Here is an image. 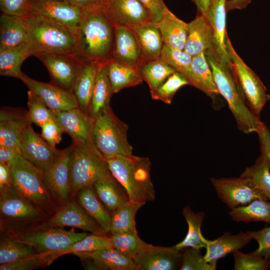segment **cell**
I'll return each instance as SVG.
<instances>
[{
    "label": "cell",
    "mask_w": 270,
    "mask_h": 270,
    "mask_svg": "<svg viewBox=\"0 0 270 270\" xmlns=\"http://www.w3.org/2000/svg\"><path fill=\"white\" fill-rule=\"evenodd\" d=\"M12 185L9 166L0 163V190Z\"/></svg>",
    "instance_id": "obj_57"
},
{
    "label": "cell",
    "mask_w": 270,
    "mask_h": 270,
    "mask_svg": "<svg viewBox=\"0 0 270 270\" xmlns=\"http://www.w3.org/2000/svg\"><path fill=\"white\" fill-rule=\"evenodd\" d=\"M182 254L175 246L164 247L148 244L134 258L136 270L180 269Z\"/></svg>",
    "instance_id": "obj_20"
},
{
    "label": "cell",
    "mask_w": 270,
    "mask_h": 270,
    "mask_svg": "<svg viewBox=\"0 0 270 270\" xmlns=\"http://www.w3.org/2000/svg\"><path fill=\"white\" fill-rule=\"evenodd\" d=\"M150 14L152 22H158L162 18L166 6L163 0H138Z\"/></svg>",
    "instance_id": "obj_54"
},
{
    "label": "cell",
    "mask_w": 270,
    "mask_h": 270,
    "mask_svg": "<svg viewBox=\"0 0 270 270\" xmlns=\"http://www.w3.org/2000/svg\"><path fill=\"white\" fill-rule=\"evenodd\" d=\"M164 44L184 50L188 30V23L176 17L166 6L160 20L155 23Z\"/></svg>",
    "instance_id": "obj_26"
},
{
    "label": "cell",
    "mask_w": 270,
    "mask_h": 270,
    "mask_svg": "<svg viewBox=\"0 0 270 270\" xmlns=\"http://www.w3.org/2000/svg\"><path fill=\"white\" fill-rule=\"evenodd\" d=\"M36 226L42 228L70 226L88 231L92 234H106L98 223L78 203L75 198H71L66 203L58 206L54 214Z\"/></svg>",
    "instance_id": "obj_12"
},
{
    "label": "cell",
    "mask_w": 270,
    "mask_h": 270,
    "mask_svg": "<svg viewBox=\"0 0 270 270\" xmlns=\"http://www.w3.org/2000/svg\"><path fill=\"white\" fill-rule=\"evenodd\" d=\"M80 8L82 11L101 10L106 0H60Z\"/></svg>",
    "instance_id": "obj_56"
},
{
    "label": "cell",
    "mask_w": 270,
    "mask_h": 270,
    "mask_svg": "<svg viewBox=\"0 0 270 270\" xmlns=\"http://www.w3.org/2000/svg\"><path fill=\"white\" fill-rule=\"evenodd\" d=\"M101 10L114 26L128 28L152 22V18L138 0H106Z\"/></svg>",
    "instance_id": "obj_17"
},
{
    "label": "cell",
    "mask_w": 270,
    "mask_h": 270,
    "mask_svg": "<svg viewBox=\"0 0 270 270\" xmlns=\"http://www.w3.org/2000/svg\"><path fill=\"white\" fill-rule=\"evenodd\" d=\"M70 146L62 150L50 168L42 172L46 186L58 206L71 198L70 181Z\"/></svg>",
    "instance_id": "obj_16"
},
{
    "label": "cell",
    "mask_w": 270,
    "mask_h": 270,
    "mask_svg": "<svg viewBox=\"0 0 270 270\" xmlns=\"http://www.w3.org/2000/svg\"><path fill=\"white\" fill-rule=\"evenodd\" d=\"M28 110L22 108L2 107L0 110V146L18 151L21 134L32 124Z\"/></svg>",
    "instance_id": "obj_21"
},
{
    "label": "cell",
    "mask_w": 270,
    "mask_h": 270,
    "mask_svg": "<svg viewBox=\"0 0 270 270\" xmlns=\"http://www.w3.org/2000/svg\"><path fill=\"white\" fill-rule=\"evenodd\" d=\"M160 58L184 75L188 80L192 56L184 50L164 44Z\"/></svg>",
    "instance_id": "obj_44"
},
{
    "label": "cell",
    "mask_w": 270,
    "mask_h": 270,
    "mask_svg": "<svg viewBox=\"0 0 270 270\" xmlns=\"http://www.w3.org/2000/svg\"><path fill=\"white\" fill-rule=\"evenodd\" d=\"M99 64L86 60L72 92L78 107L88 113Z\"/></svg>",
    "instance_id": "obj_31"
},
{
    "label": "cell",
    "mask_w": 270,
    "mask_h": 270,
    "mask_svg": "<svg viewBox=\"0 0 270 270\" xmlns=\"http://www.w3.org/2000/svg\"><path fill=\"white\" fill-rule=\"evenodd\" d=\"M252 240L247 232H240L236 234L226 232L214 240H207L204 258L216 269L218 260L240 250Z\"/></svg>",
    "instance_id": "obj_24"
},
{
    "label": "cell",
    "mask_w": 270,
    "mask_h": 270,
    "mask_svg": "<svg viewBox=\"0 0 270 270\" xmlns=\"http://www.w3.org/2000/svg\"><path fill=\"white\" fill-rule=\"evenodd\" d=\"M188 82L190 85L210 98L220 94L204 52L192 56Z\"/></svg>",
    "instance_id": "obj_32"
},
{
    "label": "cell",
    "mask_w": 270,
    "mask_h": 270,
    "mask_svg": "<svg viewBox=\"0 0 270 270\" xmlns=\"http://www.w3.org/2000/svg\"><path fill=\"white\" fill-rule=\"evenodd\" d=\"M41 128L42 137L50 145L56 147L61 141L62 134L64 132L60 126L54 120H52L46 122Z\"/></svg>",
    "instance_id": "obj_53"
},
{
    "label": "cell",
    "mask_w": 270,
    "mask_h": 270,
    "mask_svg": "<svg viewBox=\"0 0 270 270\" xmlns=\"http://www.w3.org/2000/svg\"><path fill=\"white\" fill-rule=\"evenodd\" d=\"M128 28L134 36L146 60L160 58L164 42L155 23L139 24Z\"/></svg>",
    "instance_id": "obj_28"
},
{
    "label": "cell",
    "mask_w": 270,
    "mask_h": 270,
    "mask_svg": "<svg viewBox=\"0 0 270 270\" xmlns=\"http://www.w3.org/2000/svg\"><path fill=\"white\" fill-rule=\"evenodd\" d=\"M28 114L32 123L42 127L47 122L54 120V114L32 91L28 92Z\"/></svg>",
    "instance_id": "obj_46"
},
{
    "label": "cell",
    "mask_w": 270,
    "mask_h": 270,
    "mask_svg": "<svg viewBox=\"0 0 270 270\" xmlns=\"http://www.w3.org/2000/svg\"><path fill=\"white\" fill-rule=\"evenodd\" d=\"M218 0H212V6L215 4L218 1Z\"/></svg>",
    "instance_id": "obj_62"
},
{
    "label": "cell",
    "mask_w": 270,
    "mask_h": 270,
    "mask_svg": "<svg viewBox=\"0 0 270 270\" xmlns=\"http://www.w3.org/2000/svg\"><path fill=\"white\" fill-rule=\"evenodd\" d=\"M85 270H102L101 268L92 260L84 258H80Z\"/></svg>",
    "instance_id": "obj_61"
},
{
    "label": "cell",
    "mask_w": 270,
    "mask_h": 270,
    "mask_svg": "<svg viewBox=\"0 0 270 270\" xmlns=\"http://www.w3.org/2000/svg\"><path fill=\"white\" fill-rule=\"evenodd\" d=\"M240 176L248 180L270 201V161L265 154L260 152L255 163L246 168Z\"/></svg>",
    "instance_id": "obj_38"
},
{
    "label": "cell",
    "mask_w": 270,
    "mask_h": 270,
    "mask_svg": "<svg viewBox=\"0 0 270 270\" xmlns=\"http://www.w3.org/2000/svg\"><path fill=\"white\" fill-rule=\"evenodd\" d=\"M93 187L100 200L110 212L130 201L126 189L114 177L98 181Z\"/></svg>",
    "instance_id": "obj_34"
},
{
    "label": "cell",
    "mask_w": 270,
    "mask_h": 270,
    "mask_svg": "<svg viewBox=\"0 0 270 270\" xmlns=\"http://www.w3.org/2000/svg\"><path fill=\"white\" fill-rule=\"evenodd\" d=\"M74 255L93 260L102 270H136L133 260L114 247Z\"/></svg>",
    "instance_id": "obj_33"
},
{
    "label": "cell",
    "mask_w": 270,
    "mask_h": 270,
    "mask_svg": "<svg viewBox=\"0 0 270 270\" xmlns=\"http://www.w3.org/2000/svg\"><path fill=\"white\" fill-rule=\"evenodd\" d=\"M251 0H228L226 1V12L234 10H242L250 3Z\"/></svg>",
    "instance_id": "obj_59"
},
{
    "label": "cell",
    "mask_w": 270,
    "mask_h": 270,
    "mask_svg": "<svg viewBox=\"0 0 270 270\" xmlns=\"http://www.w3.org/2000/svg\"><path fill=\"white\" fill-rule=\"evenodd\" d=\"M218 198L232 210L256 200H266L246 179L239 178H210Z\"/></svg>",
    "instance_id": "obj_13"
},
{
    "label": "cell",
    "mask_w": 270,
    "mask_h": 270,
    "mask_svg": "<svg viewBox=\"0 0 270 270\" xmlns=\"http://www.w3.org/2000/svg\"><path fill=\"white\" fill-rule=\"evenodd\" d=\"M138 68L142 80L148 84L150 94L176 72L173 68L160 58L146 60Z\"/></svg>",
    "instance_id": "obj_41"
},
{
    "label": "cell",
    "mask_w": 270,
    "mask_h": 270,
    "mask_svg": "<svg viewBox=\"0 0 270 270\" xmlns=\"http://www.w3.org/2000/svg\"><path fill=\"white\" fill-rule=\"evenodd\" d=\"M54 114V120L72 142L86 146H94L92 130L94 120L78 107Z\"/></svg>",
    "instance_id": "obj_18"
},
{
    "label": "cell",
    "mask_w": 270,
    "mask_h": 270,
    "mask_svg": "<svg viewBox=\"0 0 270 270\" xmlns=\"http://www.w3.org/2000/svg\"><path fill=\"white\" fill-rule=\"evenodd\" d=\"M234 270H266L270 268V260L254 254L252 252L243 253L239 250L232 253Z\"/></svg>",
    "instance_id": "obj_48"
},
{
    "label": "cell",
    "mask_w": 270,
    "mask_h": 270,
    "mask_svg": "<svg viewBox=\"0 0 270 270\" xmlns=\"http://www.w3.org/2000/svg\"><path fill=\"white\" fill-rule=\"evenodd\" d=\"M256 133L260 144V152L265 154L270 161V130L262 122Z\"/></svg>",
    "instance_id": "obj_55"
},
{
    "label": "cell",
    "mask_w": 270,
    "mask_h": 270,
    "mask_svg": "<svg viewBox=\"0 0 270 270\" xmlns=\"http://www.w3.org/2000/svg\"><path fill=\"white\" fill-rule=\"evenodd\" d=\"M108 72L113 94L138 85L143 80L138 68L120 63L113 59L108 62Z\"/></svg>",
    "instance_id": "obj_35"
},
{
    "label": "cell",
    "mask_w": 270,
    "mask_h": 270,
    "mask_svg": "<svg viewBox=\"0 0 270 270\" xmlns=\"http://www.w3.org/2000/svg\"><path fill=\"white\" fill-rule=\"evenodd\" d=\"M76 37L78 52L85 59L98 64L112 59L114 28L101 10L83 11Z\"/></svg>",
    "instance_id": "obj_2"
},
{
    "label": "cell",
    "mask_w": 270,
    "mask_h": 270,
    "mask_svg": "<svg viewBox=\"0 0 270 270\" xmlns=\"http://www.w3.org/2000/svg\"><path fill=\"white\" fill-rule=\"evenodd\" d=\"M52 263L44 254L34 256L10 264L0 265V270H32L46 267Z\"/></svg>",
    "instance_id": "obj_50"
},
{
    "label": "cell",
    "mask_w": 270,
    "mask_h": 270,
    "mask_svg": "<svg viewBox=\"0 0 270 270\" xmlns=\"http://www.w3.org/2000/svg\"><path fill=\"white\" fill-rule=\"evenodd\" d=\"M226 1L218 0L211 7L206 17L212 30V48L225 60L231 63L226 44Z\"/></svg>",
    "instance_id": "obj_30"
},
{
    "label": "cell",
    "mask_w": 270,
    "mask_h": 270,
    "mask_svg": "<svg viewBox=\"0 0 270 270\" xmlns=\"http://www.w3.org/2000/svg\"><path fill=\"white\" fill-rule=\"evenodd\" d=\"M108 63L99 64L98 65L88 112L94 120L100 116L110 106V98L114 94L108 77Z\"/></svg>",
    "instance_id": "obj_29"
},
{
    "label": "cell",
    "mask_w": 270,
    "mask_h": 270,
    "mask_svg": "<svg viewBox=\"0 0 270 270\" xmlns=\"http://www.w3.org/2000/svg\"><path fill=\"white\" fill-rule=\"evenodd\" d=\"M266 98L268 100H270V94H266Z\"/></svg>",
    "instance_id": "obj_63"
},
{
    "label": "cell",
    "mask_w": 270,
    "mask_h": 270,
    "mask_svg": "<svg viewBox=\"0 0 270 270\" xmlns=\"http://www.w3.org/2000/svg\"><path fill=\"white\" fill-rule=\"evenodd\" d=\"M28 42L27 18L1 14L0 52Z\"/></svg>",
    "instance_id": "obj_23"
},
{
    "label": "cell",
    "mask_w": 270,
    "mask_h": 270,
    "mask_svg": "<svg viewBox=\"0 0 270 270\" xmlns=\"http://www.w3.org/2000/svg\"><path fill=\"white\" fill-rule=\"evenodd\" d=\"M18 154H20L14 150L0 146V163L8 166Z\"/></svg>",
    "instance_id": "obj_58"
},
{
    "label": "cell",
    "mask_w": 270,
    "mask_h": 270,
    "mask_svg": "<svg viewBox=\"0 0 270 270\" xmlns=\"http://www.w3.org/2000/svg\"><path fill=\"white\" fill-rule=\"evenodd\" d=\"M107 162L112 175L127 192L130 201L145 204L155 200L148 158L118 155Z\"/></svg>",
    "instance_id": "obj_3"
},
{
    "label": "cell",
    "mask_w": 270,
    "mask_h": 270,
    "mask_svg": "<svg viewBox=\"0 0 270 270\" xmlns=\"http://www.w3.org/2000/svg\"><path fill=\"white\" fill-rule=\"evenodd\" d=\"M70 181L71 198L87 186L113 178L107 160L94 146L80 145L72 142L70 146Z\"/></svg>",
    "instance_id": "obj_4"
},
{
    "label": "cell",
    "mask_w": 270,
    "mask_h": 270,
    "mask_svg": "<svg viewBox=\"0 0 270 270\" xmlns=\"http://www.w3.org/2000/svg\"><path fill=\"white\" fill-rule=\"evenodd\" d=\"M75 198L106 234L110 233L111 213L100 200L93 186L80 188L76 194Z\"/></svg>",
    "instance_id": "obj_27"
},
{
    "label": "cell",
    "mask_w": 270,
    "mask_h": 270,
    "mask_svg": "<svg viewBox=\"0 0 270 270\" xmlns=\"http://www.w3.org/2000/svg\"><path fill=\"white\" fill-rule=\"evenodd\" d=\"M233 73L248 107L256 116L260 114L266 101V88L258 76L238 56L228 38H226Z\"/></svg>",
    "instance_id": "obj_9"
},
{
    "label": "cell",
    "mask_w": 270,
    "mask_h": 270,
    "mask_svg": "<svg viewBox=\"0 0 270 270\" xmlns=\"http://www.w3.org/2000/svg\"><path fill=\"white\" fill-rule=\"evenodd\" d=\"M188 30L184 50L194 56L212 47L213 36L208 18L200 14L188 23Z\"/></svg>",
    "instance_id": "obj_25"
},
{
    "label": "cell",
    "mask_w": 270,
    "mask_h": 270,
    "mask_svg": "<svg viewBox=\"0 0 270 270\" xmlns=\"http://www.w3.org/2000/svg\"><path fill=\"white\" fill-rule=\"evenodd\" d=\"M219 94L226 101L239 130L246 134L257 132L262 124L246 104L236 82L232 63L212 47L204 52Z\"/></svg>",
    "instance_id": "obj_1"
},
{
    "label": "cell",
    "mask_w": 270,
    "mask_h": 270,
    "mask_svg": "<svg viewBox=\"0 0 270 270\" xmlns=\"http://www.w3.org/2000/svg\"><path fill=\"white\" fill-rule=\"evenodd\" d=\"M187 84H190L188 79L180 73L176 72L158 89L150 94L153 100L170 104L176 92Z\"/></svg>",
    "instance_id": "obj_47"
},
{
    "label": "cell",
    "mask_w": 270,
    "mask_h": 270,
    "mask_svg": "<svg viewBox=\"0 0 270 270\" xmlns=\"http://www.w3.org/2000/svg\"><path fill=\"white\" fill-rule=\"evenodd\" d=\"M36 254L30 244L18 240L11 232L0 230V265L13 262Z\"/></svg>",
    "instance_id": "obj_36"
},
{
    "label": "cell",
    "mask_w": 270,
    "mask_h": 270,
    "mask_svg": "<svg viewBox=\"0 0 270 270\" xmlns=\"http://www.w3.org/2000/svg\"><path fill=\"white\" fill-rule=\"evenodd\" d=\"M252 239L258 244V248L252 252L260 257L270 260V226L258 231H247Z\"/></svg>",
    "instance_id": "obj_52"
},
{
    "label": "cell",
    "mask_w": 270,
    "mask_h": 270,
    "mask_svg": "<svg viewBox=\"0 0 270 270\" xmlns=\"http://www.w3.org/2000/svg\"><path fill=\"white\" fill-rule=\"evenodd\" d=\"M50 216L12 185L0 190V230L18 233L38 226Z\"/></svg>",
    "instance_id": "obj_5"
},
{
    "label": "cell",
    "mask_w": 270,
    "mask_h": 270,
    "mask_svg": "<svg viewBox=\"0 0 270 270\" xmlns=\"http://www.w3.org/2000/svg\"><path fill=\"white\" fill-rule=\"evenodd\" d=\"M228 214L232 220L236 222H270V202L256 199L246 205L231 210Z\"/></svg>",
    "instance_id": "obj_43"
},
{
    "label": "cell",
    "mask_w": 270,
    "mask_h": 270,
    "mask_svg": "<svg viewBox=\"0 0 270 270\" xmlns=\"http://www.w3.org/2000/svg\"><path fill=\"white\" fill-rule=\"evenodd\" d=\"M20 80L29 90L36 94L54 113L78 107L72 91L50 82L34 80L22 72Z\"/></svg>",
    "instance_id": "obj_19"
},
{
    "label": "cell",
    "mask_w": 270,
    "mask_h": 270,
    "mask_svg": "<svg viewBox=\"0 0 270 270\" xmlns=\"http://www.w3.org/2000/svg\"><path fill=\"white\" fill-rule=\"evenodd\" d=\"M31 0H0L2 14L29 17L30 16Z\"/></svg>",
    "instance_id": "obj_51"
},
{
    "label": "cell",
    "mask_w": 270,
    "mask_h": 270,
    "mask_svg": "<svg viewBox=\"0 0 270 270\" xmlns=\"http://www.w3.org/2000/svg\"><path fill=\"white\" fill-rule=\"evenodd\" d=\"M128 125L120 120L110 106L94 120L92 142L96 149L108 160L116 156L132 154L128 140Z\"/></svg>",
    "instance_id": "obj_8"
},
{
    "label": "cell",
    "mask_w": 270,
    "mask_h": 270,
    "mask_svg": "<svg viewBox=\"0 0 270 270\" xmlns=\"http://www.w3.org/2000/svg\"><path fill=\"white\" fill-rule=\"evenodd\" d=\"M8 166L14 189L50 216L54 214L58 206L45 184L42 172L20 154Z\"/></svg>",
    "instance_id": "obj_7"
},
{
    "label": "cell",
    "mask_w": 270,
    "mask_h": 270,
    "mask_svg": "<svg viewBox=\"0 0 270 270\" xmlns=\"http://www.w3.org/2000/svg\"><path fill=\"white\" fill-rule=\"evenodd\" d=\"M34 56L47 68L50 77V82L72 92L86 60L78 52L42 53Z\"/></svg>",
    "instance_id": "obj_11"
},
{
    "label": "cell",
    "mask_w": 270,
    "mask_h": 270,
    "mask_svg": "<svg viewBox=\"0 0 270 270\" xmlns=\"http://www.w3.org/2000/svg\"><path fill=\"white\" fill-rule=\"evenodd\" d=\"M83 14L80 8L60 0H31L30 16H38L67 27L76 36Z\"/></svg>",
    "instance_id": "obj_15"
},
{
    "label": "cell",
    "mask_w": 270,
    "mask_h": 270,
    "mask_svg": "<svg viewBox=\"0 0 270 270\" xmlns=\"http://www.w3.org/2000/svg\"><path fill=\"white\" fill-rule=\"evenodd\" d=\"M112 59L130 66H138L146 60L132 32L122 26H114Z\"/></svg>",
    "instance_id": "obj_22"
},
{
    "label": "cell",
    "mask_w": 270,
    "mask_h": 270,
    "mask_svg": "<svg viewBox=\"0 0 270 270\" xmlns=\"http://www.w3.org/2000/svg\"><path fill=\"white\" fill-rule=\"evenodd\" d=\"M27 20L33 56L78 52L76 36L67 27L38 16L27 17Z\"/></svg>",
    "instance_id": "obj_6"
},
{
    "label": "cell",
    "mask_w": 270,
    "mask_h": 270,
    "mask_svg": "<svg viewBox=\"0 0 270 270\" xmlns=\"http://www.w3.org/2000/svg\"><path fill=\"white\" fill-rule=\"evenodd\" d=\"M200 12V14L206 16L212 7V0H192Z\"/></svg>",
    "instance_id": "obj_60"
},
{
    "label": "cell",
    "mask_w": 270,
    "mask_h": 270,
    "mask_svg": "<svg viewBox=\"0 0 270 270\" xmlns=\"http://www.w3.org/2000/svg\"><path fill=\"white\" fill-rule=\"evenodd\" d=\"M200 250L188 247L181 250L182 264L180 270H215L216 268L208 263L202 256Z\"/></svg>",
    "instance_id": "obj_49"
},
{
    "label": "cell",
    "mask_w": 270,
    "mask_h": 270,
    "mask_svg": "<svg viewBox=\"0 0 270 270\" xmlns=\"http://www.w3.org/2000/svg\"><path fill=\"white\" fill-rule=\"evenodd\" d=\"M110 238L114 248L132 260L148 244L137 232L113 234Z\"/></svg>",
    "instance_id": "obj_45"
},
{
    "label": "cell",
    "mask_w": 270,
    "mask_h": 270,
    "mask_svg": "<svg viewBox=\"0 0 270 270\" xmlns=\"http://www.w3.org/2000/svg\"><path fill=\"white\" fill-rule=\"evenodd\" d=\"M182 214L187 222L188 230L184 238L175 247L179 250L188 247L206 248L208 240L202 236L200 230L205 214L202 212H194L189 206H186L183 208Z\"/></svg>",
    "instance_id": "obj_39"
},
{
    "label": "cell",
    "mask_w": 270,
    "mask_h": 270,
    "mask_svg": "<svg viewBox=\"0 0 270 270\" xmlns=\"http://www.w3.org/2000/svg\"><path fill=\"white\" fill-rule=\"evenodd\" d=\"M144 204L130 201L119 206L111 213V234L137 232L135 217Z\"/></svg>",
    "instance_id": "obj_42"
},
{
    "label": "cell",
    "mask_w": 270,
    "mask_h": 270,
    "mask_svg": "<svg viewBox=\"0 0 270 270\" xmlns=\"http://www.w3.org/2000/svg\"><path fill=\"white\" fill-rule=\"evenodd\" d=\"M12 234L18 240L31 246L36 254L62 250L88 234L85 232H76L73 228L68 230L61 227L38 226Z\"/></svg>",
    "instance_id": "obj_10"
},
{
    "label": "cell",
    "mask_w": 270,
    "mask_h": 270,
    "mask_svg": "<svg viewBox=\"0 0 270 270\" xmlns=\"http://www.w3.org/2000/svg\"><path fill=\"white\" fill-rule=\"evenodd\" d=\"M113 247L110 236L105 234H88L82 240L57 251L46 252L51 262L66 254L86 252Z\"/></svg>",
    "instance_id": "obj_40"
},
{
    "label": "cell",
    "mask_w": 270,
    "mask_h": 270,
    "mask_svg": "<svg viewBox=\"0 0 270 270\" xmlns=\"http://www.w3.org/2000/svg\"><path fill=\"white\" fill-rule=\"evenodd\" d=\"M21 155L42 172L48 170L62 152L34 132L32 124L22 132L20 145Z\"/></svg>",
    "instance_id": "obj_14"
},
{
    "label": "cell",
    "mask_w": 270,
    "mask_h": 270,
    "mask_svg": "<svg viewBox=\"0 0 270 270\" xmlns=\"http://www.w3.org/2000/svg\"><path fill=\"white\" fill-rule=\"evenodd\" d=\"M33 56L28 44L0 52V74L20 80L22 74L21 66L24 60Z\"/></svg>",
    "instance_id": "obj_37"
}]
</instances>
